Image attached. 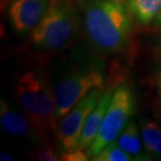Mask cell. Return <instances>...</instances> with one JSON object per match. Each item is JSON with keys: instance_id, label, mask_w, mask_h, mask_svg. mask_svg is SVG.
<instances>
[{"instance_id": "6da1fadb", "label": "cell", "mask_w": 161, "mask_h": 161, "mask_svg": "<svg viewBox=\"0 0 161 161\" xmlns=\"http://www.w3.org/2000/svg\"><path fill=\"white\" fill-rule=\"evenodd\" d=\"M105 71V61L82 47L73 48L54 64L51 84L58 120L90 91L104 87Z\"/></svg>"}, {"instance_id": "7a4b0ae2", "label": "cell", "mask_w": 161, "mask_h": 161, "mask_svg": "<svg viewBox=\"0 0 161 161\" xmlns=\"http://www.w3.org/2000/svg\"><path fill=\"white\" fill-rule=\"evenodd\" d=\"M82 9L84 31L95 53L114 54L128 46L134 18L125 3L96 0Z\"/></svg>"}, {"instance_id": "3957f363", "label": "cell", "mask_w": 161, "mask_h": 161, "mask_svg": "<svg viewBox=\"0 0 161 161\" xmlns=\"http://www.w3.org/2000/svg\"><path fill=\"white\" fill-rule=\"evenodd\" d=\"M16 97L43 142L56 139L58 118L51 80L40 70H28L18 79Z\"/></svg>"}, {"instance_id": "277c9868", "label": "cell", "mask_w": 161, "mask_h": 161, "mask_svg": "<svg viewBox=\"0 0 161 161\" xmlns=\"http://www.w3.org/2000/svg\"><path fill=\"white\" fill-rule=\"evenodd\" d=\"M80 17L76 6L68 0H50L42 20L31 33V42L37 49L62 51L78 37Z\"/></svg>"}, {"instance_id": "5b68a950", "label": "cell", "mask_w": 161, "mask_h": 161, "mask_svg": "<svg viewBox=\"0 0 161 161\" xmlns=\"http://www.w3.org/2000/svg\"><path fill=\"white\" fill-rule=\"evenodd\" d=\"M135 109H136V97L133 90L127 84L117 86L115 88L98 133L89 149H87L90 157L96 155L106 146L116 139L120 132L131 120L135 113Z\"/></svg>"}, {"instance_id": "8992f818", "label": "cell", "mask_w": 161, "mask_h": 161, "mask_svg": "<svg viewBox=\"0 0 161 161\" xmlns=\"http://www.w3.org/2000/svg\"><path fill=\"white\" fill-rule=\"evenodd\" d=\"M103 92L104 87L90 91L59 120L56 134L59 152L79 147L80 138L87 117L97 104Z\"/></svg>"}, {"instance_id": "52a82bcc", "label": "cell", "mask_w": 161, "mask_h": 161, "mask_svg": "<svg viewBox=\"0 0 161 161\" xmlns=\"http://www.w3.org/2000/svg\"><path fill=\"white\" fill-rule=\"evenodd\" d=\"M50 5V0H13L8 8L9 24L19 36L33 31Z\"/></svg>"}, {"instance_id": "ba28073f", "label": "cell", "mask_w": 161, "mask_h": 161, "mask_svg": "<svg viewBox=\"0 0 161 161\" xmlns=\"http://www.w3.org/2000/svg\"><path fill=\"white\" fill-rule=\"evenodd\" d=\"M0 125L8 134L23 139L33 146H39L43 140L23 112H19L8 102H0Z\"/></svg>"}, {"instance_id": "9c48e42d", "label": "cell", "mask_w": 161, "mask_h": 161, "mask_svg": "<svg viewBox=\"0 0 161 161\" xmlns=\"http://www.w3.org/2000/svg\"><path fill=\"white\" fill-rule=\"evenodd\" d=\"M115 88L116 87L110 86L108 88L104 89V92H103L102 96L99 97L97 104L95 105V107L92 109V111L88 115L85 125H84L82 135H80V147L87 150L89 149V147L94 141L96 135L98 133L99 128L102 125L106 112H107V109L111 103Z\"/></svg>"}, {"instance_id": "30bf717a", "label": "cell", "mask_w": 161, "mask_h": 161, "mask_svg": "<svg viewBox=\"0 0 161 161\" xmlns=\"http://www.w3.org/2000/svg\"><path fill=\"white\" fill-rule=\"evenodd\" d=\"M118 147L129 153L134 160H151L152 158L146 152L141 138L140 129L133 119L128 122L124 130L114 140Z\"/></svg>"}, {"instance_id": "8fae6325", "label": "cell", "mask_w": 161, "mask_h": 161, "mask_svg": "<svg viewBox=\"0 0 161 161\" xmlns=\"http://www.w3.org/2000/svg\"><path fill=\"white\" fill-rule=\"evenodd\" d=\"M141 138L146 152L151 158H161V125L150 117H142L139 121Z\"/></svg>"}, {"instance_id": "7c38bea8", "label": "cell", "mask_w": 161, "mask_h": 161, "mask_svg": "<svg viewBox=\"0 0 161 161\" xmlns=\"http://www.w3.org/2000/svg\"><path fill=\"white\" fill-rule=\"evenodd\" d=\"M134 20L142 26L149 25L161 11V0H125Z\"/></svg>"}, {"instance_id": "4fadbf2b", "label": "cell", "mask_w": 161, "mask_h": 161, "mask_svg": "<svg viewBox=\"0 0 161 161\" xmlns=\"http://www.w3.org/2000/svg\"><path fill=\"white\" fill-rule=\"evenodd\" d=\"M93 161H133L134 158L125 151L120 149L115 141L106 146L101 152L91 157Z\"/></svg>"}, {"instance_id": "5bb4252c", "label": "cell", "mask_w": 161, "mask_h": 161, "mask_svg": "<svg viewBox=\"0 0 161 161\" xmlns=\"http://www.w3.org/2000/svg\"><path fill=\"white\" fill-rule=\"evenodd\" d=\"M51 142H43L39 146H34V149L28 152L31 158L38 161H58L60 160V152Z\"/></svg>"}, {"instance_id": "9a60e30c", "label": "cell", "mask_w": 161, "mask_h": 161, "mask_svg": "<svg viewBox=\"0 0 161 161\" xmlns=\"http://www.w3.org/2000/svg\"><path fill=\"white\" fill-rule=\"evenodd\" d=\"M89 159H91V157L88 151L80 147L60 152V160L63 161H87Z\"/></svg>"}, {"instance_id": "2e32d148", "label": "cell", "mask_w": 161, "mask_h": 161, "mask_svg": "<svg viewBox=\"0 0 161 161\" xmlns=\"http://www.w3.org/2000/svg\"><path fill=\"white\" fill-rule=\"evenodd\" d=\"M154 84H155L157 91L161 96V64L157 67L155 72H154Z\"/></svg>"}, {"instance_id": "e0dca14e", "label": "cell", "mask_w": 161, "mask_h": 161, "mask_svg": "<svg viewBox=\"0 0 161 161\" xmlns=\"http://www.w3.org/2000/svg\"><path fill=\"white\" fill-rule=\"evenodd\" d=\"M151 26L153 28H161V11L158 13V15L156 16L155 19L152 21Z\"/></svg>"}, {"instance_id": "ac0fdd59", "label": "cell", "mask_w": 161, "mask_h": 161, "mask_svg": "<svg viewBox=\"0 0 161 161\" xmlns=\"http://www.w3.org/2000/svg\"><path fill=\"white\" fill-rule=\"evenodd\" d=\"M13 159V155H11L9 153H8L6 151H1L0 153V160L2 161H12Z\"/></svg>"}, {"instance_id": "d6986e66", "label": "cell", "mask_w": 161, "mask_h": 161, "mask_svg": "<svg viewBox=\"0 0 161 161\" xmlns=\"http://www.w3.org/2000/svg\"><path fill=\"white\" fill-rule=\"evenodd\" d=\"M93 1H96V0H76L75 2H76V4H78L79 8L82 9V8H85L86 5H88L89 3H91Z\"/></svg>"}, {"instance_id": "ffe728a7", "label": "cell", "mask_w": 161, "mask_h": 161, "mask_svg": "<svg viewBox=\"0 0 161 161\" xmlns=\"http://www.w3.org/2000/svg\"><path fill=\"white\" fill-rule=\"evenodd\" d=\"M13 0H0V8H1V13L3 14V12L8 8V5L11 4V2Z\"/></svg>"}, {"instance_id": "44dd1931", "label": "cell", "mask_w": 161, "mask_h": 161, "mask_svg": "<svg viewBox=\"0 0 161 161\" xmlns=\"http://www.w3.org/2000/svg\"><path fill=\"white\" fill-rule=\"evenodd\" d=\"M155 110H156V116L159 118V120L161 121V99L157 102V104L155 106Z\"/></svg>"}, {"instance_id": "7402d4cb", "label": "cell", "mask_w": 161, "mask_h": 161, "mask_svg": "<svg viewBox=\"0 0 161 161\" xmlns=\"http://www.w3.org/2000/svg\"><path fill=\"white\" fill-rule=\"evenodd\" d=\"M68 1H72V2H75V1H76V0H68Z\"/></svg>"}, {"instance_id": "603a6c76", "label": "cell", "mask_w": 161, "mask_h": 161, "mask_svg": "<svg viewBox=\"0 0 161 161\" xmlns=\"http://www.w3.org/2000/svg\"><path fill=\"white\" fill-rule=\"evenodd\" d=\"M159 160H161V158H160V159H159Z\"/></svg>"}]
</instances>
